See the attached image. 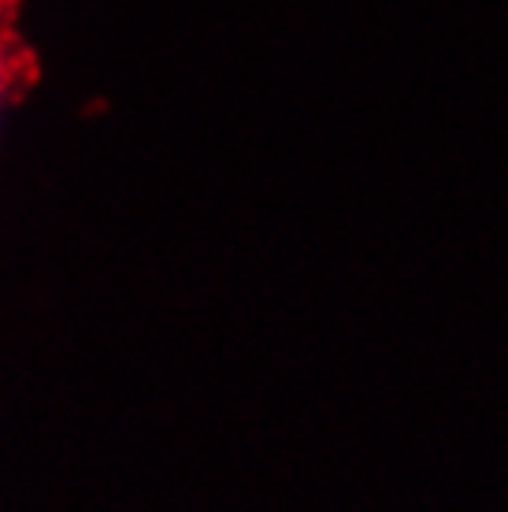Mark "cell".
<instances>
[{"label":"cell","instance_id":"6da1fadb","mask_svg":"<svg viewBox=\"0 0 508 512\" xmlns=\"http://www.w3.org/2000/svg\"><path fill=\"white\" fill-rule=\"evenodd\" d=\"M4 78H8V49H4V41H0V90H4Z\"/></svg>","mask_w":508,"mask_h":512}]
</instances>
